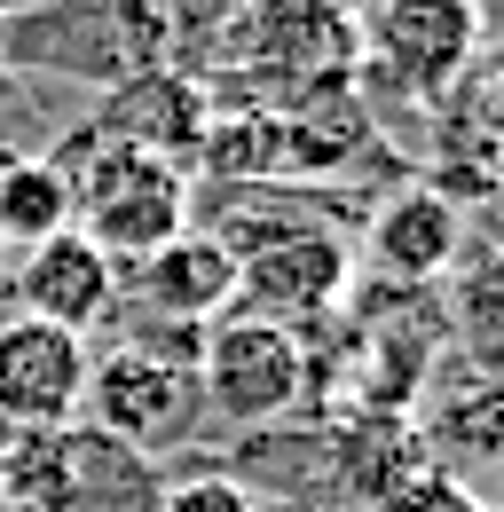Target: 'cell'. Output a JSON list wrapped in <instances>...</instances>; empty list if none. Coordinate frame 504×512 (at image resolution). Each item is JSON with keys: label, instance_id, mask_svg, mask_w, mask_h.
Wrapping results in <instances>:
<instances>
[{"label": "cell", "instance_id": "1", "mask_svg": "<svg viewBox=\"0 0 504 512\" xmlns=\"http://www.w3.org/2000/svg\"><path fill=\"white\" fill-rule=\"evenodd\" d=\"M213 111H300L308 95L355 87L363 40L355 0H237L213 40Z\"/></svg>", "mask_w": 504, "mask_h": 512}, {"label": "cell", "instance_id": "2", "mask_svg": "<svg viewBox=\"0 0 504 512\" xmlns=\"http://www.w3.org/2000/svg\"><path fill=\"white\" fill-rule=\"evenodd\" d=\"M48 158L71 174V229L95 237L119 268L150 260L166 237H182L189 221H197L189 166L158 158V150L111 142V134H95V127H71Z\"/></svg>", "mask_w": 504, "mask_h": 512}, {"label": "cell", "instance_id": "3", "mask_svg": "<svg viewBox=\"0 0 504 512\" xmlns=\"http://www.w3.org/2000/svg\"><path fill=\"white\" fill-rule=\"evenodd\" d=\"M158 481H166L158 457L95 434L87 418L0 442V497H16L32 512H150Z\"/></svg>", "mask_w": 504, "mask_h": 512}, {"label": "cell", "instance_id": "4", "mask_svg": "<svg viewBox=\"0 0 504 512\" xmlns=\"http://www.w3.org/2000/svg\"><path fill=\"white\" fill-rule=\"evenodd\" d=\"M481 32H489L481 0H363L355 8V40H363L355 79L441 111L465 87V71L481 64Z\"/></svg>", "mask_w": 504, "mask_h": 512}, {"label": "cell", "instance_id": "5", "mask_svg": "<svg viewBox=\"0 0 504 512\" xmlns=\"http://www.w3.org/2000/svg\"><path fill=\"white\" fill-rule=\"evenodd\" d=\"M79 418L111 442L142 449V457H182L197 449V434L213 426L205 418V394H197V371L189 363H166V355H142V347H87V394H79Z\"/></svg>", "mask_w": 504, "mask_h": 512}, {"label": "cell", "instance_id": "6", "mask_svg": "<svg viewBox=\"0 0 504 512\" xmlns=\"http://www.w3.org/2000/svg\"><path fill=\"white\" fill-rule=\"evenodd\" d=\"M197 394H205V418H221L237 434L276 426V418H308V331L229 308L221 323H205Z\"/></svg>", "mask_w": 504, "mask_h": 512}, {"label": "cell", "instance_id": "7", "mask_svg": "<svg viewBox=\"0 0 504 512\" xmlns=\"http://www.w3.org/2000/svg\"><path fill=\"white\" fill-rule=\"evenodd\" d=\"M347 284H355V253L331 221L315 229H284L268 245L237 253V316H268L284 331H315L323 316L347 308Z\"/></svg>", "mask_w": 504, "mask_h": 512}, {"label": "cell", "instance_id": "8", "mask_svg": "<svg viewBox=\"0 0 504 512\" xmlns=\"http://www.w3.org/2000/svg\"><path fill=\"white\" fill-rule=\"evenodd\" d=\"M119 300H126L119 292V260L103 253L95 237H79V229H56V237L24 245V253L8 260V276H0V308H8V316L56 323L71 339L111 331Z\"/></svg>", "mask_w": 504, "mask_h": 512}, {"label": "cell", "instance_id": "9", "mask_svg": "<svg viewBox=\"0 0 504 512\" xmlns=\"http://www.w3.org/2000/svg\"><path fill=\"white\" fill-rule=\"evenodd\" d=\"M0 64L87 79V87H119L126 71H142L134 48H126V32H119V0H40V8H8Z\"/></svg>", "mask_w": 504, "mask_h": 512}, {"label": "cell", "instance_id": "10", "mask_svg": "<svg viewBox=\"0 0 504 512\" xmlns=\"http://www.w3.org/2000/svg\"><path fill=\"white\" fill-rule=\"evenodd\" d=\"M79 394H87V339L0 308V442L71 426Z\"/></svg>", "mask_w": 504, "mask_h": 512}, {"label": "cell", "instance_id": "11", "mask_svg": "<svg viewBox=\"0 0 504 512\" xmlns=\"http://www.w3.org/2000/svg\"><path fill=\"white\" fill-rule=\"evenodd\" d=\"M87 127L111 134V142H134V150H158V158H174V166H197V142L213 127V87L182 64L126 71Z\"/></svg>", "mask_w": 504, "mask_h": 512}, {"label": "cell", "instance_id": "12", "mask_svg": "<svg viewBox=\"0 0 504 512\" xmlns=\"http://www.w3.org/2000/svg\"><path fill=\"white\" fill-rule=\"evenodd\" d=\"M119 292L126 308H142V316H166V323H221L237 308V253L213 237V229H197L189 221L182 237H166L150 260H134L119 268Z\"/></svg>", "mask_w": 504, "mask_h": 512}, {"label": "cell", "instance_id": "13", "mask_svg": "<svg viewBox=\"0 0 504 512\" xmlns=\"http://www.w3.org/2000/svg\"><path fill=\"white\" fill-rule=\"evenodd\" d=\"M457 245H465V213L441 182H402L394 197L371 205V229H363V260L394 292H434V276H449Z\"/></svg>", "mask_w": 504, "mask_h": 512}, {"label": "cell", "instance_id": "14", "mask_svg": "<svg viewBox=\"0 0 504 512\" xmlns=\"http://www.w3.org/2000/svg\"><path fill=\"white\" fill-rule=\"evenodd\" d=\"M418 442L434 457V473H449V481H465L481 465H504V379L465 363L449 386H434V410H426Z\"/></svg>", "mask_w": 504, "mask_h": 512}, {"label": "cell", "instance_id": "15", "mask_svg": "<svg viewBox=\"0 0 504 512\" xmlns=\"http://www.w3.org/2000/svg\"><path fill=\"white\" fill-rule=\"evenodd\" d=\"M71 229V174H63L48 150H16L0 166V245L24 253L40 237Z\"/></svg>", "mask_w": 504, "mask_h": 512}, {"label": "cell", "instance_id": "16", "mask_svg": "<svg viewBox=\"0 0 504 512\" xmlns=\"http://www.w3.org/2000/svg\"><path fill=\"white\" fill-rule=\"evenodd\" d=\"M150 512H260V497L237 473L213 465V449H182V465L158 481V505Z\"/></svg>", "mask_w": 504, "mask_h": 512}, {"label": "cell", "instance_id": "17", "mask_svg": "<svg viewBox=\"0 0 504 512\" xmlns=\"http://www.w3.org/2000/svg\"><path fill=\"white\" fill-rule=\"evenodd\" d=\"M378 512H481V505H473L465 481H449V473H418L402 497H386Z\"/></svg>", "mask_w": 504, "mask_h": 512}, {"label": "cell", "instance_id": "18", "mask_svg": "<svg viewBox=\"0 0 504 512\" xmlns=\"http://www.w3.org/2000/svg\"><path fill=\"white\" fill-rule=\"evenodd\" d=\"M260 512H331V505H260Z\"/></svg>", "mask_w": 504, "mask_h": 512}, {"label": "cell", "instance_id": "19", "mask_svg": "<svg viewBox=\"0 0 504 512\" xmlns=\"http://www.w3.org/2000/svg\"><path fill=\"white\" fill-rule=\"evenodd\" d=\"M0 512H32V505H16V497H0Z\"/></svg>", "mask_w": 504, "mask_h": 512}, {"label": "cell", "instance_id": "20", "mask_svg": "<svg viewBox=\"0 0 504 512\" xmlns=\"http://www.w3.org/2000/svg\"><path fill=\"white\" fill-rule=\"evenodd\" d=\"M0 8H40V0H0Z\"/></svg>", "mask_w": 504, "mask_h": 512}, {"label": "cell", "instance_id": "21", "mask_svg": "<svg viewBox=\"0 0 504 512\" xmlns=\"http://www.w3.org/2000/svg\"><path fill=\"white\" fill-rule=\"evenodd\" d=\"M0 32H8V8H0ZM0 79H8V64H0Z\"/></svg>", "mask_w": 504, "mask_h": 512}, {"label": "cell", "instance_id": "22", "mask_svg": "<svg viewBox=\"0 0 504 512\" xmlns=\"http://www.w3.org/2000/svg\"><path fill=\"white\" fill-rule=\"evenodd\" d=\"M8 260H16V253H8V245H0V276H8Z\"/></svg>", "mask_w": 504, "mask_h": 512}, {"label": "cell", "instance_id": "23", "mask_svg": "<svg viewBox=\"0 0 504 512\" xmlns=\"http://www.w3.org/2000/svg\"><path fill=\"white\" fill-rule=\"evenodd\" d=\"M481 16H489V0H481Z\"/></svg>", "mask_w": 504, "mask_h": 512}, {"label": "cell", "instance_id": "24", "mask_svg": "<svg viewBox=\"0 0 504 512\" xmlns=\"http://www.w3.org/2000/svg\"><path fill=\"white\" fill-rule=\"evenodd\" d=\"M497 512H504V505H497Z\"/></svg>", "mask_w": 504, "mask_h": 512}]
</instances>
